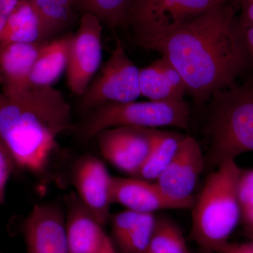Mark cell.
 <instances>
[{
  "label": "cell",
  "instance_id": "6da1fadb",
  "mask_svg": "<svg viewBox=\"0 0 253 253\" xmlns=\"http://www.w3.org/2000/svg\"><path fill=\"white\" fill-rule=\"evenodd\" d=\"M145 49L158 51L181 75L198 109L236 84L246 68L234 6L227 3L179 26Z\"/></svg>",
  "mask_w": 253,
  "mask_h": 253
},
{
  "label": "cell",
  "instance_id": "7a4b0ae2",
  "mask_svg": "<svg viewBox=\"0 0 253 253\" xmlns=\"http://www.w3.org/2000/svg\"><path fill=\"white\" fill-rule=\"evenodd\" d=\"M73 128L71 106L53 86L31 84L12 95L0 91V138L16 167L42 172L58 136Z\"/></svg>",
  "mask_w": 253,
  "mask_h": 253
},
{
  "label": "cell",
  "instance_id": "3957f363",
  "mask_svg": "<svg viewBox=\"0 0 253 253\" xmlns=\"http://www.w3.org/2000/svg\"><path fill=\"white\" fill-rule=\"evenodd\" d=\"M205 170L253 151V77L216 91L209 101Z\"/></svg>",
  "mask_w": 253,
  "mask_h": 253
},
{
  "label": "cell",
  "instance_id": "277c9868",
  "mask_svg": "<svg viewBox=\"0 0 253 253\" xmlns=\"http://www.w3.org/2000/svg\"><path fill=\"white\" fill-rule=\"evenodd\" d=\"M241 168L228 160L211 171L192 206L191 237L204 253H218L241 217L237 186Z\"/></svg>",
  "mask_w": 253,
  "mask_h": 253
},
{
  "label": "cell",
  "instance_id": "5b68a950",
  "mask_svg": "<svg viewBox=\"0 0 253 253\" xmlns=\"http://www.w3.org/2000/svg\"><path fill=\"white\" fill-rule=\"evenodd\" d=\"M190 115L191 109L184 101L107 103L86 114L78 131L83 140L90 141L101 131L117 126H172L186 129Z\"/></svg>",
  "mask_w": 253,
  "mask_h": 253
},
{
  "label": "cell",
  "instance_id": "8992f818",
  "mask_svg": "<svg viewBox=\"0 0 253 253\" xmlns=\"http://www.w3.org/2000/svg\"><path fill=\"white\" fill-rule=\"evenodd\" d=\"M231 0H134L127 25L132 28L136 45L151 43Z\"/></svg>",
  "mask_w": 253,
  "mask_h": 253
},
{
  "label": "cell",
  "instance_id": "52a82bcc",
  "mask_svg": "<svg viewBox=\"0 0 253 253\" xmlns=\"http://www.w3.org/2000/svg\"><path fill=\"white\" fill-rule=\"evenodd\" d=\"M139 70L129 59L122 42L117 38L109 59L81 96L79 108L82 112L87 114L107 103L136 101L141 96Z\"/></svg>",
  "mask_w": 253,
  "mask_h": 253
},
{
  "label": "cell",
  "instance_id": "ba28073f",
  "mask_svg": "<svg viewBox=\"0 0 253 253\" xmlns=\"http://www.w3.org/2000/svg\"><path fill=\"white\" fill-rule=\"evenodd\" d=\"M102 29L97 16L83 13L78 31L71 36L66 71L68 87L77 96L85 92L101 66Z\"/></svg>",
  "mask_w": 253,
  "mask_h": 253
},
{
  "label": "cell",
  "instance_id": "9c48e42d",
  "mask_svg": "<svg viewBox=\"0 0 253 253\" xmlns=\"http://www.w3.org/2000/svg\"><path fill=\"white\" fill-rule=\"evenodd\" d=\"M161 132L156 128L117 126L101 131L95 139L106 161L135 177Z\"/></svg>",
  "mask_w": 253,
  "mask_h": 253
},
{
  "label": "cell",
  "instance_id": "30bf717a",
  "mask_svg": "<svg viewBox=\"0 0 253 253\" xmlns=\"http://www.w3.org/2000/svg\"><path fill=\"white\" fill-rule=\"evenodd\" d=\"M28 253H69L65 209L56 203L37 204L20 224Z\"/></svg>",
  "mask_w": 253,
  "mask_h": 253
},
{
  "label": "cell",
  "instance_id": "8fae6325",
  "mask_svg": "<svg viewBox=\"0 0 253 253\" xmlns=\"http://www.w3.org/2000/svg\"><path fill=\"white\" fill-rule=\"evenodd\" d=\"M204 170L205 156L199 143L193 136L186 135L155 183L169 199L193 206V193Z\"/></svg>",
  "mask_w": 253,
  "mask_h": 253
},
{
  "label": "cell",
  "instance_id": "7c38bea8",
  "mask_svg": "<svg viewBox=\"0 0 253 253\" xmlns=\"http://www.w3.org/2000/svg\"><path fill=\"white\" fill-rule=\"evenodd\" d=\"M112 178L104 163L91 155L81 158L73 171L76 194L102 226L111 217Z\"/></svg>",
  "mask_w": 253,
  "mask_h": 253
},
{
  "label": "cell",
  "instance_id": "4fadbf2b",
  "mask_svg": "<svg viewBox=\"0 0 253 253\" xmlns=\"http://www.w3.org/2000/svg\"><path fill=\"white\" fill-rule=\"evenodd\" d=\"M113 204H118L127 210L154 214L167 209H186L192 205L169 199L155 182L136 177L113 176L111 183Z\"/></svg>",
  "mask_w": 253,
  "mask_h": 253
},
{
  "label": "cell",
  "instance_id": "5bb4252c",
  "mask_svg": "<svg viewBox=\"0 0 253 253\" xmlns=\"http://www.w3.org/2000/svg\"><path fill=\"white\" fill-rule=\"evenodd\" d=\"M66 230L69 253H98L109 236L104 226L84 206L76 192L65 198Z\"/></svg>",
  "mask_w": 253,
  "mask_h": 253
},
{
  "label": "cell",
  "instance_id": "9a60e30c",
  "mask_svg": "<svg viewBox=\"0 0 253 253\" xmlns=\"http://www.w3.org/2000/svg\"><path fill=\"white\" fill-rule=\"evenodd\" d=\"M44 44L0 43V84L4 94H16L31 84L32 69Z\"/></svg>",
  "mask_w": 253,
  "mask_h": 253
},
{
  "label": "cell",
  "instance_id": "2e32d148",
  "mask_svg": "<svg viewBox=\"0 0 253 253\" xmlns=\"http://www.w3.org/2000/svg\"><path fill=\"white\" fill-rule=\"evenodd\" d=\"M139 88L141 96L160 102L184 101L187 92L181 75L163 56L139 70Z\"/></svg>",
  "mask_w": 253,
  "mask_h": 253
},
{
  "label": "cell",
  "instance_id": "e0dca14e",
  "mask_svg": "<svg viewBox=\"0 0 253 253\" xmlns=\"http://www.w3.org/2000/svg\"><path fill=\"white\" fill-rule=\"evenodd\" d=\"M154 214L126 209L111 216L113 243L120 253H144L149 249L154 232Z\"/></svg>",
  "mask_w": 253,
  "mask_h": 253
},
{
  "label": "cell",
  "instance_id": "ac0fdd59",
  "mask_svg": "<svg viewBox=\"0 0 253 253\" xmlns=\"http://www.w3.org/2000/svg\"><path fill=\"white\" fill-rule=\"evenodd\" d=\"M71 36L69 34L44 42L32 69V85L52 86L59 80L67 68Z\"/></svg>",
  "mask_w": 253,
  "mask_h": 253
},
{
  "label": "cell",
  "instance_id": "d6986e66",
  "mask_svg": "<svg viewBox=\"0 0 253 253\" xmlns=\"http://www.w3.org/2000/svg\"><path fill=\"white\" fill-rule=\"evenodd\" d=\"M39 16L27 0H20L8 18L0 43L45 42Z\"/></svg>",
  "mask_w": 253,
  "mask_h": 253
},
{
  "label": "cell",
  "instance_id": "ffe728a7",
  "mask_svg": "<svg viewBox=\"0 0 253 253\" xmlns=\"http://www.w3.org/2000/svg\"><path fill=\"white\" fill-rule=\"evenodd\" d=\"M187 134L161 131L136 178L155 182L174 157Z\"/></svg>",
  "mask_w": 253,
  "mask_h": 253
},
{
  "label": "cell",
  "instance_id": "44dd1931",
  "mask_svg": "<svg viewBox=\"0 0 253 253\" xmlns=\"http://www.w3.org/2000/svg\"><path fill=\"white\" fill-rule=\"evenodd\" d=\"M41 19L46 42L63 31L77 9L76 0H27Z\"/></svg>",
  "mask_w": 253,
  "mask_h": 253
},
{
  "label": "cell",
  "instance_id": "7402d4cb",
  "mask_svg": "<svg viewBox=\"0 0 253 253\" xmlns=\"http://www.w3.org/2000/svg\"><path fill=\"white\" fill-rule=\"evenodd\" d=\"M134 0H76L77 9L89 12L111 28L127 25Z\"/></svg>",
  "mask_w": 253,
  "mask_h": 253
},
{
  "label": "cell",
  "instance_id": "603a6c76",
  "mask_svg": "<svg viewBox=\"0 0 253 253\" xmlns=\"http://www.w3.org/2000/svg\"><path fill=\"white\" fill-rule=\"evenodd\" d=\"M147 251L149 253H191L179 226L164 216L156 218Z\"/></svg>",
  "mask_w": 253,
  "mask_h": 253
},
{
  "label": "cell",
  "instance_id": "cb8c5ba5",
  "mask_svg": "<svg viewBox=\"0 0 253 253\" xmlns=\"http://www.w3.org/2000/svg\"><path fill=\"white\" fill-rule=\"evenodd\" d=\"M16 167L14 158L0 138V206L6 202V186Z\"/></svg>",
  "mask_w": 253,
  "mask_h": 253
},
{
  "label": "cell",
  "instance_id": "d4e9b609",
  "mask_svg": "<svg viewBox=\"0 0 253 253\" xmlns=\"http://www.w3.org/2000/svg\"><path fill=\"white\" fill-rule=\"evenodd\" d=\"M237 193L241 212L253 209V169H241Z\"/></svg>",
  "mask_w": 253,
  "mask_h": 253
},
{
  "label": "cell",
  "instance_id": "484cf974",
  "mask_svg": "<svg viewBox=\"0 0 253 253\" xmlns=\"http://www.w3.org/2000/svg\"><path fill=\"white\" fill-rule=\"evenodd\" d=\"M241 9V16L237 20L239 29L253 27V0H235Z\"/></svg>",
  "mask_w": 253,
  "mask_h": 253
},
{
  "label": "cell",
  "instance_id": "4316f807",
  "mask_svg": "<svg viewBox=\"0 0 253 253\" xmlns=\"http://www.w3.org/2000/svg\"><path fill=\"white\" fill-rule=\"evenodd\" d=\"M238 30L246 58V68H253V27L244 30L238 28Z\"/></svg>",
  "mask_w": 253,
  "mask_h": 253
},
{
  "label": "cell",
  "instance_id": "83f0119b",
  "mask_svg": "<svg viewBox=\"0 0 253 253\" xmlns=\"http://www.w3.org/2000/svg\"><path fill=\"white\" fill-rule=\"evenodd\" d=\"M20 0H0V40L8 18L17 6Z\"/></svg>",
  "mask_w": 253,
  "mask_h": 253
},
{
  "label": "cell",
  "instance_id": "f1b7e54d",
  "mask_svg": "<svg viewBox=\"0 0 253 253\" xmlns=\"http://www.w3.org/2000/svg\"><path fill=\"white\" fill-rule=\"evenodd\" d=\"M218 253H253V239L244 244L228 243Z\"/></svg>",
  "mask_w": 253,
  "mask_h": 253
},
{
  "label": "cell",
  "instance_id": "f546056e",
  "mask_svg": "<svg viewBox=\"0 0 253 253\" xmlns=\"http://www.w3.org/2000/svg\"><path fill=\"white\" fill-rule=\"evenodd\" d=\"M241 217L244 219L248 231L253 236V209L241 212Z\"/></svg>",
  "mask_w": 253,
  "mask_h": 253
},
{
  "label": "cell",
  "instance_id": "4dcf8cb0",
  "mask_svg": "<svg viewBox=\"0 0 253 253\" xmlns=\"http://www.w3.org/2000/svg\"><path fill=\"white\" fill-rule=\"evenodd\" d=\"M98 253H117L116 249H115L114 244H113L112 241L110 239V238L108 239L102 249Z\"/></svg>",
  "mask_w": 253,
  "mask_h": 253
},
{
  "label": "cell",
  "instance_id": "1f68e13d",
  "mask_svg": "<svg viewBox=\"0 0 253 253\" xmlns=\"http://www.w3.org/2000/svg\"><path fill=\"white\" fill-rule=\"evenodd\" d=\"M144 253H149V252H148V251H146V252H145Z\"/></svg>",
  "mask_w": 253,
  "mask_h": 253
},
{
  "label": "cell",
  "instance_id": "d6a6232c",
  "mask_svg": "<svg viewBox=\"0 0 253 253\" xmlns=\"http://www.w3.org/2000/svg\"><path fill=\"white\" fill-rule=\"evenodd\" d=\"M0 253H2V252H1V251H0Z\"/></svg>",
  "mask_w": 253,
  "mask_h": 253
}]
</instances>
